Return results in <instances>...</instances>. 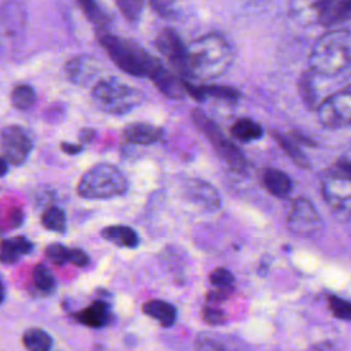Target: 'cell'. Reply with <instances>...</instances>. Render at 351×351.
Segmentation results:
<instances>
[{
	"label": "cell",
	"mask_w": 351,
	"mask_h": 351,
	"mask_svg": "<svg viewBox=\"0 0 351 351\" xmlns=\"http://www.w3.org/2000/svg\"><path fill=\"white\" fill-rule=\"evenodd\" d=\"M233 56L232 45L223 36L218 33L200 36L188 45L186 77L195 80L217 78L230 69Z\"/></svg>",
	"instance_id": "obj_1"
},
{
	"label": "cell",
	"mask_w": 351,
	"mask_h": 351,
	"mask_svg": "<svg viewBox=\"0 0 351 351\" xmlns=\"http://www.w3.org/2000/svg\"><path fill=\"white\" fill-rule=\"evenodd\" d=\"M97 41L112 63L129 75L148 77L151 80L163 66L133 40L108 32H100L97 34Z\"/></svg>",
	"instance_id": "obj_2"
},
{
	"label": "cell",
	"mask_w": 351,
	"mask_h": 351,
	"mask_svg": "<svg viewBox=\"0 0 351 351\" xmlns=\"http://www.w3.org/2000/svg\"><path fill=\"white\" fill-rule=\"evenodd\" d=\"M308 66L314 74L333 77L351 66V30L322 34L310 52Z\"/></svg>",
	"instance_id": "obj_3"
},
{
	"label": "cell",
	"mask_w": 351,
	"mask_h": 351,
	"mask_svg": "<svg viewBox=\"0 0 351 351\" xmlns=\"http://www.w3.org/2000/svg\"><path fill=\"white\" fill-rule=\"evenodd\" d=\"M128 180L123 173L111 163H97L88 169L78 181L77 192L89 200L110 199L125 193Z\"/></svg>",
	"instance_id": "obj_4"
},
{
	"label": "cell",
	"mask_w": 351,
	"mask_h": 351,
	"mask_svg": "<svg viewBox=\"0 0 351 351\" xmlns=\"http://www.w3.org/2000/svg\"><path fill=\"white\" fill-rule=\"evenodd\" d=\"M143 93L117 78H103L92 88V101L103 112L122 115L140 106Z\"/></svg>",
	"instance_id": "obj_5"
},
{
	"label": "cell",
	"mask_w": 351,
	"mask_h": 351,
	"mask_svg": "<svg viewBox=\"0 0 351 351\" xmlns=\"http://www.w3.org/2000/svg\"><path fill=\"white\" fill-rule=\"evenodd\" d=\"M191 117L196 129H199L200 133L210 141L217 155L223 162H226L228 166H230L234 171H244L247 169L248 162L243 152L230 140L225 137V134L221 132V129L211 118H208L204 112H202L197 108L192 111Z\"/></svg>",
	"instance_id": "obj_6"
},
{
	"label": "cell",
	"mask_w": 351,
	"mask_h": 351,
	"mask_svg": "<svg viewBox=\"0 0 351 351\" xmlns=\"http://www.w3.org/2000/svg\"><path fill=\"white\" fill-rule=\"evenodd\" d=\"M321 193L329 210L340 221L351 219V178L337 170L322 177Z\"/></svg>",
	"instance_id": "obj_7"
},
{
	"label": "cell",
	"mask_w": 351,
	"mask_h": 351,
	"mask_svg": "<svg viewBox=\"0 0 351 351\" xmlns=\"http://www.w3.org/2000/svg\"><path fill=\"white\" fill-rule=\"evenodd\" d=\"M319 123L328 129L351 125V84L328 96L317 108Z\"/></svg>",
	"instance_id": "obj_8"
},
{
	"label": "cell",
	"mask_w": 351,
	"mask_h": 351,
	"mask_svg": "<svg viewBox=\"0 0 351 351\" xmlns=\"http://www.w3.org/2000/svg\"><path fill=\"white\" fill-rule=\"evenodd\" d=\"M287 226L293 234L308 237L322 228V221L315 207L306 197H298L291 203Z\"/></svg>",
	"instance_id": "obj_9"
},
{
	"label": "cell",
	"mask_w": 351,
	"mask_h": 351,
	"mask_svg": "<svg viewBox=\"0 0 351 351\" xmlns=\"http://www.w3.org/2000/svg\"><path fill=\"white\" fill-rule=\"evenodd\" d=\"M32 147L30 137L21 126L10 125L1 130V160L5 163L22 165L27 159Z\"/></svg>",
	"instance_id": "obj_10"
},
{
	"label": "cell",
	"mask_w": 351,
	"mask_h": 351,
	"mask_svg": "<svg viewBox=\"0 0 351 351\" xmlns=\"http://www.w3.org/2000/svg\"><path fill=\"white\" fill-rule=\"evenodd\" d=\"M155 47L180 74L186 77L188 47L184 44L177 30L173 27H163L155 38Z\"/></svg>",
	"instance_id": "obj_11"
},
{
	"label": "cell",
	"mask_w": 351,
	"mask_h": 351,
	"mask_svg": "<svg viewBox=\"0 0 351 351\" xmlns=\"http://www.w3.org/2000/svg\"><path fill=\"white\" fill-rule=\"evenodd\" d=\"M104 67L103 64L93 56L81 55L71 58L64 64V71L67 74V78L81 86H86L93 82V86L101 81L104 77H101Z\"/></svg>",
	"instance_id": "obj_12"
},
{
	"label": "cell",
	"mask_w": 351,
	"mask_h": 351,
	"mask_svg": "<svg viewBox=\"0 0 351 351\" xmlns=\"http://www.w3.org/2000/svg\"><path fill=\"white\" fill-rule=\"evenodd\" d=\"M184 197L207 210H217L221 206V197L217 189L199 178H189L182 185Z\"/></svg>",
	"instance_id": "obj_13"
},
{
	"label": "cell",
	"mask_w": 351,
	"mask_h": 351,
	"mask_svg": "<svg viewBox=\"0 0 351 351\" xmlns=\"http://www.w3.org/2000/svg\"><path fill=\"white\" fill-rule=\"evenodd\" d=\"M317 23L330 26L343 21L351 19V1L346 0H325L311 4Z\"/></svg>",
	"instance_id": "obj_14"
},
{
	"label": "cell",
	"mask_w": 351,
	"mask_h": 351,
	"mask_svg": "<svg viewBox=\"0 0 351 351\" xmlns=\"http://www.w3.org/2000/svg\"><path fill=\"white\" fill-rule=\"evenodd\" d=\"M185 93L189 95L196 101H204L207 97H214L217 100L225 101L228 104H234L240 99V92L232 86L223 85H193L189 81H182Z\"/></svg>",
	"instance_id": "obj_15"
},
{
	"label": "cell",
	"mask_w": 351,
	"mask_h": 351,
	"mask_svg": "<svg viewBox=\"0 0 351 351\" xmlns=\"http://www.w3.org/2000/svg\"><path fill=\"white\" fill-rule=\"evenodd\" d=\"M262 184L270 195L280 199L289 196L293 189V182L291 177L282 170L276 167H266L263 170Z\"/></svg>",
	"instance_id": "obj_16"
},
{
	"label": "cell",
	"mask_w": 351,
	"mask_h": 351,
	"mask_svg": "<svg viewBox=\"0 0 351 351\" xmlns=\"http://www.w3.org/2000/svg\"><path fill=\"white\" fill-rule=\"evenodd\" d=\"M123 137L128 143L148 145L162 140L163 129L151 123L134 122V123H129L123 129Z\"/></svg>",
	"instance_id": "obj_17"
},
{
	"label": "cell",
	"mask_w": 351,
	"mask_h": 351,
	"mask_svg": "<svg viewBox=\"0 0 351 351\" xmlns=\"http://www.w3.org/2000/svg\"><path fill=\"white\" fill-rule=\"evenodd\" d=\"M158 90L169 99H181L185 95L184 84L181 78H177L166 67H160L156 74L151 78Z\"/></svg>",
	"instance_id": "obj_18"
},
{
	"label": "cell",
	"mask_w": 351,
	"mask_h": 351,
	"mask_svg": "<svg viewBox=\"0 0 351 351\" xmlns=\"http://www.w3.org/2000/svg\"><path fill=\"white\" fill-rule=\"evenodd\" d=\"M78 322L89 326V328H100L108 322L110 318V307L103 300H95L84 310L75 314Z\"/></svg>",
	"instance_id": "obj_19"
},
{
	"label": "cell",
	"mask_w": 351,
	"mask_h": 351,
	"mask_svg": "<svg viewBox=\"0 0 351 351\" xmlns=\"http://www.w3.org/2000/svg\"><path fill=\"white\" fill-rule=\"evenodd\" d=\"M32 250L33 244L23 236L4 239L1 241L0 259L4 265H12L16 263L22 255L29 254Z\"/></svg>",
	"instance_id": "obj_20"
},
{
	"label": "cell",
	"mask_w": 351,
	"mask_h": 351,
	"mask_svg": "<svg viewBox=\"0 0 351 351\" xmlns=\"http://www.w3.org/2000/svg\"><path fill=\"white\" fill-rule=\"evenodd\" d=\"M101 236L107 241H110L118 247H123V248H134L140 243L136 230L129 226H125V225L106 226L101 230Z\"/></svg>",
	"instance_id": "obj_21"
},
{
	"label": "cell",
	"mask_w": 351,
	"mask_h": 351,
	"mask_svg": "<svg viewBox=\"0 0 351 351\" xmlns=\"http://www.w3.org/2000/svg\"><path fill=\"white\" fill-rule=\"evenodd\" d=\"M143 311L148 317L156 319L162 326H171L177 318L176 307L165 300H148L143 304Z\"/></svg>",
	"instance_id": "obj_22"
},
{
	"label": "cell",
	"mask_w": 351,
	"mask_h": 351,
	"mask_svg": "<svg viewBox=\"0 0 351 351\" xmlns=\"http://www.w3.org/2000/svg\"><path fill=\"white\" fill-rule=\"evenodd\" d=\"M230 133L236 140L241 143H250L261 138L263 136V129L254 119L239 118L230 126Z\"/></svg>",
	"instance_id": "obj_23"
},
{
	"label": "cell",
	"mask_w": 351,
	"mask_h": 351,
	"mask_svg": "<svg viewBox=\"0 0 351 351\" xmlns=\"http://www.w3.org/2000/svg\"><path fill=\"white\" fill-rule=\"evenodd\" d=\"M78 7L84 12V15L88 18V21L99 29V33L106 32L111 18L97 3L92 0H80Z\"/></svg>",
	"instance_id": "obj_24"
},
{
	"label": "cell",
	"mask_w": 351,
	"mask_h": 351,
	"mask_svg": "<svg viewBox=\"0 0 351 351\" xmlns=\"http://www.w3.org/2000/svg\"><path fill=\"white\" fill-rule=\"evenodd\" d=\"M271 137L276 140V143L282 148V151L291 158V160L296 166H299L302 169H308V159L304 156V154L300 151V148L298 147V144L293 140L281 134L277 130H271Z\"/></svg>",
	"instance_id": "obj_25"
},
{
	"label": "cell",
	"mask_w": 351,
	"mask_h": 351,
	"mask_svg": "<svg viewBox=\"0 0 351 351\" xmlns=\"http://www.w3.org/2000/svg\"><path fill=\"white\" fill-rule=\"evenodd\" d=\"M22 341L27 351H49L52 347V337L40 328L27 329L22 336Z\"/></svg>",
	"instance_id": "obj_26"
},
{
	"label": "cell",
	"mask_w": 351,
	"mask_h": 351,
	"mask_svg": "<svg viewBox=\"0 0 351 351\" xmlns=\"http://www.w3.org/2000/svg\"><path fill=\"white\" fill-rule=\"evenodd\" d=\"M32 280H33L34 288L37 291H40L41 293L48 295V293L53 292V289L56 288V281H55L51 270L43 263H38L34 266V269L32 271Z\"/></svg>",
	"instance_id": "obj_27"
},
{
	"label": "cell",
	"mask_w": 351,
	"mask_h": 351,
	"mask_svg": "<svg viewBox=\"0 0 351 351\" xmlns=\"http://www.w3.org/2000/svg\"><path fill=\"white\" fill-rule=\"evenodd\" d=\"M36 101V90L27 84L14 86L11 92V104L16 110H29Z\"/></svg>",
	"instance_id": "obj_28"
},
{
	"label": "cell",
	"mask_w": 351,
	"mask_h": 351,
	"mask_svg": "<svg viewBox=\"0 0 351 351\" xmlns=\"http://www.w3.org/2000/svg\"><path fill=\"white\" fill-rule=\"evenodd\" d=\"M41 225L51 232H56V233L64 232L66 215H64L63 210L59 207H55V206L47 207L41 214Z\"/></svg>",
	"instance_id": "obj_29"
},
{
	"label": "cell",
	"mask_w": 351,
	"mask_h": 351,
	"mask_svg": "<svg viewBox=\"0 0 351 351\" xmlns=\"http://www.w3.org/2000/svg\"><path fill=\"white\" fill-rule=\"evenodd\" d=\"M210 282L215 289L232 292L234 288V277L225 267H217L210 273Z\"/></svg>",
	"instance_id": "obj_30"
},
{
	"label": "cell",
	"mask_w": 351,
	"mask_h": 351,
	"mask_svg": "<svg viewBox=\"0 0 351 351\" xmlns=\"http://www.w3.org/2000/svg\"><path fill=\"white\" fill-rule=\"evenodd\" d=\"M197 351H226L225 337L222 339L218 335L202 333L196 339Z\"/></svg>",
	"instance_id": "obj_31"
},
{
	"label": "cell",
	"mask_w": 351,
	"mask_h": 351,
	"mask_svg": "<svg viewBox=\"0 0 351 351\" xmlns=\"http://www.w3.org/2000/svg\"><path fill=\"white\" fill-rule=\"evenodd\" d=\"M328 307L333 317L341 321H351V302L339 296H328Z\"/></svg>",
	"instance_id": "obj_32"
},
{
	"label": "cell",
	"mask_w": 351,
	"mask_h": 351,
	"mask_svg": "<svg viewBox=\"0 0 351 351\" xmlns=\"http://www.w3.org/2000/svg\"><path fill=\"white\" fill-rule=\"evenodd\" d=\"M45 256L49 262H52L53 265H58V266H62L64 265L66 262L70 263V256H71V248L63 245V244H59V243H53V244H49L47 248H45Z\"/></svg>",
	"instance_id": "obj_33"
},
{
	"label": "cell",
	"mask_w": 351,
	"mask_h": 351,
	"mask_svg": "<svg viewBox=\"0 0 351 351\" xmlns=\"http://www.w3.org/2000/svg\"><path fill=\"white\" fill-rule=\"evenodd\" d=\"M117 7L121 10L122 15L130 22V23H137L141 16L143 11V1H134V0H121L115 3Z\"/></svg>",
	"instance_id": "obj_34"
},
{
	"label": "cell",
	"mask_w": 351,
	"mask_h": 351,
	"mask_svg": "<svg viewBox=\"0 0 351 351\" xmlns=\"http://www.w3.org/2000/svg\"><path fill=\"white\" fill-rule=\"evenodd\" d=\"M202 318L204 322H207L210 325H222L226 321V314L218 306L207 304L202 310Z\"/></svg>",
	"instance_id": "obj_35"
},
{
	"label": "cell",
	"mask_w": 351,
	"mask_h": 351,
	"mask_svg": "<svg viewBox=\"0 0 351 351\" xmlns=\"http://www.w3.org/2000/svg\"><path fill=\"white\" fill-rule=\"evenodd\" d=\"M149 5L163 18H170L176 15V8L171 1H151Z\"/></svg>",
	"instance_id": "obj_36"
},
{
	"label": "cell",
	"mask_w": 351,
	"mask_h": 351,
	"mask_svg": "<svg viewBox=\"0 0 351 351\" xmlns=\"http://www.w3.org/2000/svg\"><path fill=\"white\" fill-rule=\"evenodd\" d=\"M335 170L351 178V151L346 152L335 165Z\"/></svg>",
	"instance_id": "obj_37"
},
{
	"label": "cell",
	"mask_w": 351,
	"mask_h": 351,
	"mask_svg": "<svg viewBox=\"0 0 351 351\" xmlns=\"http://www.w3.org/2000/svg\"><path fill=\"white\" fill-rule=\"evenodd\" d=\"M89 262V256L80 248H71V256H70V263L78 267L86 266Z\"/></svg>",
	"instance_id": "obj_38"
},
{
	"label": "cell",
	"mask_w": 351,
	"mask_h": 351,
	"mask_svg": "<svg viewBox=\"0 0 351 351\" xmlns=\"http://www.w3.org/2000/svg\"><path fill=\"white\" fill-rule=\"evenodd\" d=\"M229 298V292L225 291H219V289H213L207 293V303L211 306H218L221 303H223L226 299Z\"/></svg>",
	"instance_id": "obj_39"
},
{
	"label": "cell",
	"mask_w": 351,
	"mask_h": 351,
	"mask_svg": "<svg viewBox=\"0 0 351 351\" xmlns=\"http://www.w3.org/2000/svg\"><path fill=\"white\" fill-rule=\"evenodd\" d=\"M5 221L8 222V226L16 228L23 222V211L21 208H12L10 210Z\"/></svg>",
	"instance_id": "obj_40"
},
{
	"label": "cell",
	"mask_w": 351,
	"mask_h": 351,
	"mask_svg": "<svg viewBox=\"0 0 351 351\" xmlns=\"http://www.w3.org/2000/svg\"><path fill=\"white\" fill-rule=\"evenodd\" d=\"M60 149L67 154V155H75L78 152L82 151V145L81 144H77V143H60Z\"/></svg>",
	"instance_id": "obj_41"
},
{
	"label": "cell",
	"mask_w": 351,
	"mask_h": 351,
	"mask_svg": "<svg viewBox=\"0 0 351 351\" xmlns=\"http://www.w3.org/2000/svg\"><path fill=\"white\" fill-rule=\"evenodd\" d=\"M96 136V132L93 129H82L80 132V141L81 143H90Z\"/></svg>",
	"instance_id": "obj_42"
},
{
	"label": "cell",
	"mask_w": 351,
	"mask_h": 351,
	"mask_svg": "<svg viewBox=\"0 0 351 351\" xmlns=\"http://www.w3.org/2000/svg\"><path fill=\"white\" fill-rule=\"evenodd\" d=\"M311 351H335V347L330 343H319L315 344Z\"/></svg>",
	"instance_id": "obj_43"
},
{
	"label": "cell",
	"mask_w": 351,
	"mask_h": 351,
	"mask_svg": "<svg viewBox=\"0 0 351 351\" xmlns=\"http://www.w3.org/2000/svg\"><path fill=\"white\" fill-rule=\"evenodd\" d=\"M347 71H348V75H350V77H351V66H350V67H348V69H347Z\"/></svg>",
	"instance_id": "obj_44"
}]
</instances>
